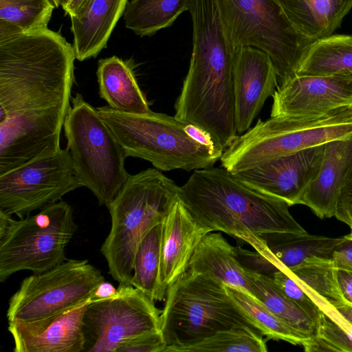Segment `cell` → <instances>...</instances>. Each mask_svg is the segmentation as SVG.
Instances as JSON below:
<instances>
[{
    "mask_svg": "<svg viewBox=\"0 0 352 352\" xmlns=\"http://www.w3.org/2000/svg\"><path fill=\"white\" fill-rule=\"evenodd\" d=\"M335 217L351 228H352V168L340 190Z\"/></svg>",
    "mask_w": 352,
    "mask_h": 352,
    "instance_id": "obj_35",
    "label": "cell"
},
{
    "mask_svg": "<svg viewBox=\"0 0 352 352\" xmlns=\"http://www.w3.org/2000/svg\"><path fill=\"white\" fill-rule=\"evenodd\" d=\"M332 259L338 270L352 272V240L344 238L333 251Z\"/></svg>",
    "mask_w": 352,
    "mask_h": 352,
    "instance_id": "obj_36",
    "label": "cell"
},
{
    "mask_svg": "<svg viewBox=\"0 0 352 352\" xmlns=\"http://www.w3.org/2000/svg\"><path fill=\"white\" fill-rule=\"evenodd\" d=\"M180 198L202 227L243 241L254 249L270 232L305 234L289 205L245 184L223 167L193 171Z\"/></svg>",
    "mask_w": 352,
    "mask_h": 352,
    "instance_id": "obj_2",
    "label": "cell"
},
{
    "mask_svg": "<svg viewBox=\"0 0 352 352\" xmlns=\"http://www.w3.org/2000/svg\"><path fill=\"white\" fill-rule=\"evenodd\" d=\"M76 229L72 208L63 200L19 220L0 211V282L21 270L38 274L63 263Z\"/></svg>",
    "mask_w": 352,
    "mask_h": 352,
    "instance_id": "obj_8",
    "label": "cell"
},
{
    "mask_svg": "<svg viewBox=\"0 0 352 352\" xmlns=\"http://www.w3.org/2000/svg\"><path fill=\"white\" fill-rule=\"evenodd\" d=\"M126 157L145 160L157 169L190 172L212 166L224 151L201 144L185 131L186 123L151 111L124 113L108 105L96 108Z\"/></svg>",
    "mask_w": 352,
    "mask_h": 352,
    "instance_id": "obj_5",
    "label": "cell"
},
{
    "mask_svg": "<svg viewBox=\"0 0 352 352\" xmlns=\"http://www.w3.org/2000/svg\"><path fill=\"white\" fill-rule=\"evenodd\" d=\"M162 310L132 285H119L117 295L89 302L83 317L85 352H117L138 336L160 331Z\"/></svg>",
    "mask_w": 352,
    "mask_h": 352,
    "instance_id": "obj_11",
    "label": "cell"
},
{
    "mask_svg": "<svg viewBox=\"0 0 352 352\" xmlns=\"http://www.w3.org/2000/svg\"><path fill=\"white\" fill-rule=\"evenodd\" d=\"M302 346L307 352H352V326L335 307H325L315 336Z\"/></svg>",
    "mask_w": 352,
    "mask_h": 352,
    "instance_id": "obj_31",
    "label": "cell"
},
{
    "mask_svg": "<svg viewBox=\"0 0 352 352\" xmlns=\"http://www.w3.org/2000/svg\"><path fill=\"white\" fill-rule=\"evenodd\" d=\"M192 0H131L124 10L126 28L141 36H151L170 26Z\"/></svg>",
    "mask_w": 352,
    "mask_h": 352,
    "instance_id": "obj_26",
    "label": "cell"
},
{
    "mask_svg": "<svg viewBox=\"0 0 352 352\" xmlns=\"http://www.w3.org/2000/svg\"><path fill=\"white\" fill-rule=\"evenodd\" d=\"M208 232L197 222L179 196L162 221L160 276L162 300L169 286L188 270L197 246Z\"/></svg>",
    "mask_w": 352,
    "mask_h": 352,
    "instance_id": "obj_17",
    "label": "cell"
},
{
    "mask_svg": "<svg viewBox=\"0 0 352 352\" xmlns=\"http://www.w3.org/2000/svg\"><path fill=\"white\" fill-rule=\"evenodd\" d=\"M351 134L352 106L316 117H271L238 135L220 161L234 174Z\"/></svg>",
    "mask_w": 352,
    "mask_h": 352,
    "instance_id": "obj_6",
    "label": "cell"
},
{
    "mask_svg": "<svg viewBox=\"0 0 352 352\" xmlns=\"http://www.w3.org/2000/svg\"><path fill=\"white\" fill-rule=\"evenodd\" d=\"M180 186L155 168L129 175L107 207L111 219L110 232L100 252L109 273L119 285H131L136 250L155 225L163 221Z\"/></svg>",
    "mask_w": 352,
    "mask_h": 352,
    "instance_id": "obj_3",
    "label": "cell"
},
{
    "mask_svg": "<svg viewBox=\"0 0 352 352\" xmlns=\"http://www.w3.org/2000/svg\"><path fill=\"white\" fill-rule=\"evenodd\" d=\"M226 287L261 333L266 336L267 340H283L292 344L302 346L309 340L244 291L228 285Z\"/></svg>",
    "mask_w": 352,
    "mask_h": 352,
    "instance_id": "obj_30",
    "label": "cell"
},
{
    "mask_svg": "<svg viewBox=\"0 0 352 352\" xmlns=\"http://www.w3.org/2000/svg\"><path fill=\"white\" fill-rule=\"evenodd\" d=\"M324 145H318L233 174L248 186L280 199L289 206L300 204L318 174Z\"/></svg>",
    "mask_w": 352,
    "mask_h": 352,
    "instance_id": "obj_14",
    "label": "cell"
},
{
    "mask_svg": "<svg viewBox=\"0 0 352 352\" xmlns=\"http://www.w3.org/2000/svg\"><path fill=\"white\" fill-rule=\"evenodd\" d=\"M160 317L166 344L164 352H180L235 327H247L261 333L222 282L189 270L168 288Z\"/></svg>",
    "mask_w": 352,
    "mask_h": 352,
    "instance_id": "obj_4",
    "label": "cell"
},
{
    "mask_svg": "<svg viewBox=\"0 0 352 352\" xmlns=\"http://www.w3.org/2000/svg\"><path fill=\"white\" fill-rule=\"evenodd\" d=\"M118 294V289L110 283L104 280L94 291L89 299V302H96L107 300L115 297Z\"/></svg>",
    "mask_w": 352,
    "mask_h": 352,
    "instance_id": "obj_39",
    "label": "cell"
},
{
    "mask_svg": "<svg viewBox=\"0 0 352 352\" xmlns=\"http://www.w3.org/2000/svg\"><path fill=\"white\" fill-rule=\"evenodd\" d=\"M50 0H0V40L47 28Z\"/></svg>",
    "mask_w": 352,
    "mask_h": 352,
    "instance_id": "obj_27",
    "label": "cell"
},
{
    "mask_svg": "<svg viewBox=\"0 0 352 352\" xmlns=\"http://www.w3.org/2000/svg\"><path fill=\"white\" fill-rule=\"evenodd\" d=\"M289 272L320 307L337 308L346 303L337 280V268L332 258L312 257Z\"/></svg>",
    "mask_w": 352,
    "mask_h": 352,
    "instance_id": "obj_24",
    "label": "cell"
},
{
    "mask_svg": "<svg viewBox=\"0 0 352 352\" xmlns=\"http://www.w3.org/2000/svg\"><path fill=\"white\" fill-rule=\"evenodd\" d=\"M336 309L352 326V305L346 302Z\"/></svg>",
    "mask_w": 352,
    "mask_h": 352,
    "instance_id": "obj_41",
    "label": "cell"
},
{
    "mask_svg": "<svg viewBox=\"0 0 352 352\" xmlns=\"http://www.w3.org/2000/svg\"><path fill=\"white\" fill-rule=\"evenodd\" d=\"M88 0H69L63 8L65 13L69 16H74L85 6Z\"/></svg>",
    "mask_w": 352,
    "mask_h": 352,
    "instance_id": "obj_40",
    "label": "cell"
},
{
    "mask_svg": "<svg viewBox=\"0 0 352 352\" xmlns=\"http://www.w3.org/2000/svg\"><path fill=\"white\" fill-rule=\"evenodd\" d=\"M89 302L63 314L30 322H8L14 352H82L83 317Z\"/></svg>",
    "mask_w": 352,
    "mask_h": 352,
    "instance_id": "obj_16",
    "label": "cell"
},
{
    "mask_svg": "<svg viewBox=\"0 0 352 352\" xmlns=\"http://www.w3.org/2000/svg\"><path fill=\"white\" fill-rule=\"evenodd\" d=\"M188 270L213 277L256 299L254 285L237 259L235 247L219 232H210L203 237L190 258Z\"/></svg>",
    "mask_w": 352,
    "mask_h": 352,
    "instance_id": "obj_21",
    "label": "cell"
},
{
    "mask_svg": "<svg viewBox=\"0 0 352 352\" xmlns=\"http://www.w3.org/2000/svg\"><path fill=\"white\" fill-rule=\"evenodd\" d=\"M63 129L78 179L108 206L129 175L123 149L97 109L79 93L72 96Z\"/></svg>",
    "mask_w": 352,
    "mask_h": 352,
    "instance_id": "obj_7",
    "label": "cell"
},
{
    "mask_svg": "<svg viewBox=\"0 0 352 352\" xmlns=\"http://www.w3.org/2000/svg\"><path fill=\"white\" fill-rule=\"evenodd\" d=\"M324 145L318 174L300 201L320 219L335 217L340 190L352 168V134Z\"/></svg>",
    "mask_w": 352,
    "mask_h": 352,
    "instance_id": "obj_18",
    "label": "cell"
},
{
    "mask_svg": "<svg viewBox=\"0 0 352 352\" xmlns=\"http://www.w3.org/2000/svg\"><path fill=\"white\" fill-rule=\"evenodd\" d=\"M352 74V36L331 34L310 46L296 75Z\"/></svg>",
    "mask_w": 352,
    "mask_h": 352,
    "instance_id": "obj_25",
    "label": "cell"
},
{
    "mask_svg": "<svg viewBox=\"0 0 352 352\" xmlns=\"http://www.w3.org/2000/svg\"><path fill=\"white\" fill-rule=\"evenodd\" d=\"M278 87V75L269 55L250 46L236 49L234 67L235 124L247 131L265 100Z\"/></svg>",
    "mask_w": 352,
    "mask_h": 352,
    "instance_id": "obj_15",
    "label": "cell"
},
{
    "mask_svg": "<svg viewBox=\"0 0 352 352\" xmlns=\"http://www.w3.org/2000/svg\"><path fill=\"white\" fill-rule=\"evenodd\" d=\"M304 36L315 41L333 34L352 8V0H276Z\"/></svg>",
    "mask_w": 352,
    "mask_h": 352,
    "instance_id": "obj_23",
    "label": "cell"
},
{
    "mask_svg": "<svg viewBox=\"0 0 352 352\" xmlns=\"http://www.w3.org/2000/svg\"><path fill=\"white\" fill-rule=\"evenodd\" d=\"M162 222L153 226L140 243L134 257L131 285L144 292L155 301L160 296V276Z\"/></svg>",
    "mask_w": 352,
    "mask_h": 352,
    "instance_id": "obj_29",
    "label": "cell"
},
{
    "mask_svg": "<svg viewBox=\"0 0 352 352\" xmlns=\"http://www.w3.org/2000/svg\"><path fill=\"white\" fill-rule=\"evenodd\" d=\"M82 186L67 148L0 175V211L19 219Z\"/></svg>",
    "mask_w": 352,
    "mask_h": 352,
    "instance_id": "obj_12",
    "label": "cell"
},
{
    "mask_svg": "<svg viewBox=\"0 0 352 352\" xmlns=\"http://www.w3.org/2000/svg\"><path fill=\"white\" fill-rule=\"evenodd\" d=\"M262 243L254 250L276 269L289 272L312 257L332 258L344 237L286 232H270L260 236Z\"/></svg>",
    "mask_w": 352,
    "mask_h": 352,
    "instance_id": "obj_20",
    "label": "cell"
},
{
    "mask_svg": "<svg viewBox=\"0 0 352 352\" xmlns=\"http://www.w3.org/2000/svg\"><path fill=\"white\" fill-rule=\"evenodd\" d=\"M104 280L89 261L69 259L23 280L8 303V322H30L63 314L87 302Z\"/></svg>",
    "mask_w": 352,
    "mask_h": 352,
    "instance_id": "obj_10",
    "label": "cell"
},
{
    "mask_svg": "<svg viewBox=\"0 0 352 352\" xmlns=\"http://www.w3.org/2000/svg\"><path fill=\"white\" fill-rule=\"evenodd\" d=\"M337 280L344 300L352 305V272L337 269Z\"/></svg>",
    "mask_w": 352,
    "mask_h": 352,
    "instance_id": "obj_38",
    "label": "cell"
},
{
    "mask_svg": "<svg viewBox=\"0 0 352 352\" xmlns=\"http://www.w3.org/2000/svg\"><path fill=\"white\" fill-rule=\"evenodd\" d=\"M184 130L192 139L201 144L223 149L208 132L195 124H186Z\"/></svg>",
    "mask_w": 352,
    "mask_h": 352,
    "instance_id": "obj_37",
    "label": "cell"
},
{
    "mask_svg": "<svg viewBox=\"0 0 352 352\" xmlns=\"http://www.w3.org/2000/svg\"><path fill=\"white\" fill-rule=\"evenodd\" d=\"M247 272V271H246ZM256 300L271 312L309 340L316 333L317 323L295 302L286 297L272 278L247 272Z\"/></svg>",
    "mask_w": 352,
    "mask_h": 352,
    "instance_id": "obj_28",
    "label": "cell"
},
{
    "mask_svg": "<svg viewBox=\"0 0 352 352\" xmlns=\"http://www.w3.org/2000/svg\"><path fill=\"white\" fill-rule=\"evenodd\" d=\"M271 117H316L352 106V74L296 75L273 94Z\"/></svg>",
    "mask_w": 352,
    "mask_h": 352,
    "instance_id": "obj_13",
    "label": "cell"
},
{
    "mask_svg": "<svg viewBox=\"0 0 352 352\" xmlns=\"http://www.w3.org/2000/svg\"><path fill=\"white\" fill-rule=\"evenodd\" d=\"M236 47L267 53L280 83L295 76L314 42L301 34L276 0H219Z\"/></svg>",
    "mask_w": 352,
    "mask_h": 352,
    "instance_id": "obj_9",
    "label": "cell"
},
{
    "mask_svg": "<svg viewBox=\"0 0 352 352\" xmlns=\"http://www.w3.org/2000/svg\"><path fill=\"white\" fill-rule=\"evenodd\" d=\"M75 59L48 28L0 41V175L61 148Z\"/></svg>",
    "mask_w": 352,
    "mask_h": 352,
    "instance_id": "obj_1",
    "label": "cell"
},
{
    "mask_svg": "<svg viewBox=\"0 0 352 352\" xmlns=\"http://www.w3.org/2000/svg\"><path fill=\"white\" fill-rule=\"evenodd\" d=\"M96 76L100 97L113 109L135 114L152 111L129 62L116 56L100 59Z\"/></svg>",
    "mask_w": 352,
    "mask_h": 352,
    "instance_id": "obj_22",
    "label": "cell"
},
{
    "mask_svg": "<svg viewBox=\"0 0 352 352\" xmlns=\"http://www.w3.org/2000/svg\"><path fill=\"white\" fill-rule=\"evenodd\" d=\"M166 346L161 331H157L129 340L117 352H164Z\"/></svg>",
    "mask_w": 352,
    "mask_h": 352,
    "instance_id": "obj_34",
    "label": "cell"
},
{
    "mask_svg": "<svg viewBox=\"0 0 352 352\" xmlns=\"http://www.w3.org/2000/svg\"><path fill=\"white\" fill-rule=\"evenodd\" d=\"M56 7L61 6L63 8L68 3L69 0H51Z\"/></svg>",
    "mask_w": 352,
    "mask_h": 352,
    "instance_id": "obj_42",
    "label": "cell"
},
{
    "mask_svg": "<svg viewBox=\"0 0 352 352\" xmlns=\"http://www.w3.org/2000/svg\"><path fill=\"white\" fill-rule=\"evenodd\" d=\"M261 333L247 327L220 331L180 352H267V340Z\"/></svg>",
    "mask_w": 352,
    "mask_h": 352,
    "instance_id": "obj_32",
    "label": "cell"
},
{
    "mask_svg": "<svg viewBox=\"0 0 352 352\" xmlns=\"http://www.w3.org/2000/svg\"><path fill=\"white\" fill-rule=\"evenodd\" d=\"M343 237L346 239L352 240V228H351V232Z\"/></svg>",
    "mask_w": 352,
    "mask_h": 352,
    "instance_id": "obj_43",
    "label": "cell"
},
{
    "mask_svg": "<svg viewBox=\"0 0 352 352\" xmlns=\"http://www.w3.org/2000/svg\"><path fill=\"white\" fill-rule=\"evenodd\" d=\"M127 0H88L74 16H70L76 59L83 61L96 57L106 47Z\"/></svg>",
    "mask_w": 352,
    "mask_h": 352,
    "instance_id": "obj_19",
    "label": "cell"
},
{
    "mask_svg": "<svg viewBox=\"0 0 352 352\" xmlns=\"http://www.w3.org/2000/svg\"><path fill=\"white\" fill-rule=\"evenodd\" d=\"M277 288L304 310L316 323L322 310L287 272L278 270L272 276Z\"/></svg>",
    "mask_w": 352,
    "mask_h": 352,
    "instance_id": "obj_33",
    "label": "cell"
}]
</instances>
